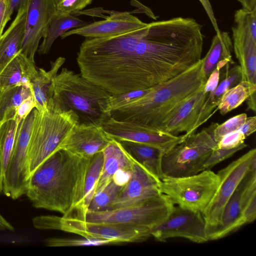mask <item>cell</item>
Here are the masks:
<instances>
[{"mask_svg": "<svg viewBox=\"0 0 256 256\" xmlns=\"http://www.w3.org/2000/svg\"><path fill=\"white\" fill-rule=\"evenodd\" d=\"M32 95L30 88L16 86L0 91V122L14 120L21 103Z\"/></svg>", "mask_w": 256, "mask_h": 256, "instance_id": "29", "label": "cell"}, {"mask_svg": "<svg viewBox=\"0 0 256 256\" xmlns=\"http://www.w3.org/2000/svg\"><path fill=\"white\" fill-rule=\"evenodd\" d=\"M256 199V165L246 174L226 204L220 225L210 232L208 240L222 238L246 224L244 214Z\"/></svg>", "mask_w": 256, "mask_h": 256, "instance_id": "13", "label": "cell"}, {"mask_svg": "<svg viewBox=\"0 0 256 256\" xmlns=\"http://www.w3.org/2000/svg\"><path fill=\"white\" fill-rule=\"evenodd\" d=\"M113 244L108 240L82 238H52L45 240V244L52 247H68L79 246H99Z\"/></svg>", "mask_w": 256, "mask_h": 256, "instance_id": "34", "label": "cell"}, {"mask_svg": "<svg viewBox=\"0 0 256 256\" xmlns=\"http://www.w3.org/2000/svg\"><path fill=\"white\" fill-rule=\"evenodd\" d=\"M93 0H56V15L72 14L91 4Z\"/></svg>", "mask_w": 256, "mask_h": 256, "instance_id": "37", "label": "cell"}, {"mask_svg": "<svg viewBox=\"0 0 256 256\" xmlns=\"http://www.w3.org/2000/svg\"><path fill=\"white\" fill-rule=\"evenodd\" d=\"M232 42L228 32H220L214 36L209 50L202 58V71L206 79L218 62L225 60L232 64H234L232 56Z\"/></svg>", "mask_w": 256, "mask_h": 256, "instance_id": "27", "label": "cell"}, {"mask_svg": "<svg viewBox=\"0 0 256 256\" xmlns=\"http://www.w3.org/2000/svg\"><path fill=\"white\" fill-rule=\"evenodd\" d=\"M34 226L39 230H55L88 238L106 240L113 244L140 242L152 236V230L132 224L90 222L74 217L40 216L32 219Z\"/></svg>", "mask_w": 256, "mask_h": 256, "instance_id": "6", "label": "cell"}, {"mask_svg": "<svg viewBox=\"0 0 256 256\" xmlns=\"http://www.w3.org/2000/svg\"><path fill=\"white\" fill-rule=\"evenodd\" d=\"M111 94L80 74L63 68L52 80L49 102L73 111L79 123L101 126L110 117Z\"/></svg>", "mask_w": 256, "mask_h": 256, "instance_id": "4", "label": "cell"}, {"mask_svg": "<svg viewBox=\"0 0 256 256\" xmlns=\"http://www.w3.org/2000/svg\"><path fill=\"white\" fill-rule=\"evenodd\" d=\"M238 130L246 138L254 132L256 130V116L247 117L245 122L239 128Z\"/></svg>", "mask_w": 256, "mask_h": 256, "instance_id": "41", "label": "cell"}, {"mask_svg": "<svg viewBox=\"0 0 256 256\" xmlns=\"http://www.w3.org/2000/svg\"><path fill=\"white\" fill-rule=\"evenodd\" d=\"M0 230H8L13 231L14 228L13 226L8 222L0 214Z\"/></svg>", "mask_w": 256, "mask_h": 256, "instance_id": "46", "label": "cell"}, {"mask_svg": "<svg viewBox=\"0 0 256 256\" xmlns=\"http://www.w3.org/2000/svg\"><path fill=\"white\" fill-rule=\"evenodd\" d=\"M0 126H1V123H0Z\"/></svg>", "mask_w": 256, "mask_h": 256, "instance_id": "50", "label": "cell"}, {"mask_svg": "<svg viewBox=\"0 0 256 256\" xmlns=\"http://www.w3.org/2000/svg\"><path fill=\"white\" fill-rule=\"evenodd\" d=\"M104 163L102 152L97 153L90 159L84 186L82 212L84 220L89 204L95 194Z\"/></svg>", "mask_w": 256, "mask_h": 256, "instance_id": "31", "label": "cell"}, {"mask_svg": "<svg viewBox=\"0 0 256 256\" xmlns=\"http://www.w3.org/2000/svg\"><path fill=\"white\" fill-rule=\"evenodd\" d=\"M4 171L3 168L2 158L0 154V193L2 191Z\"/></svg>", "mask_w": 256, "mask_h": 256, "instance_id": "48", "label": "cell"}, {"mask_svg": "<svg viewBox=\"0 0 256 256\" xmlns=\"http://www.w3.org/2000/svg\"><path fill=\"white\" fill-rule=\"evenodd\" d=\"M223 70L222 79L216 90L210 94L200 111L194 126L195 131L217 110L216 108L223 94L242 80V71L240 65L234 66L230 69L227 67Z\"/></svg>", "mask_w": 256, "mask_h": 256, "instance_id": "24", "label": "cell"}, {"mask_svg": "<svg viewBox=\"0 0 256 256\" xmlns=\"http://www.w3.org/2000/svg\"><path fill=\"white\" fill-rule=\"evenodd\" d=\"M218 124L212 122L200 132L189 135L165 154L162 162L164 176H186L204 170L206 162L216 145L214 134Z\"/></svg>", "mask_w": 256, "mask_h": 256, "instance_id": "7", "label": "cell"}, {"mask_svg": "<svg viewBox=\"0 0 256 256\" xmlns=\"http://www.w3.org/2000/svg\"><path fill=\"white\" fill-rule=\"evenodd\" d=\"M247 116L242 113L234 116L222 124H218L214 130V139L216 144L226 134L239 129Z\"/></svg>", "mask_w": 256, "mask_h": 256, "instance_id": "35", "label": "cell"}, {"mask_svg": "<svg viewBox=\"0 0 256 256\" xmlns=\"http://www.w3.org/2000/svg\"><path fill=\"white\" fill-rule=\"evenodd\" d=\"M206 80L201 58L182 73L152 87L146 94L112 111L110 117L158 128L173 110L204 86Z\"/></svg>", "mask_w": 256, "mask_h": 256, "instance_id": "3", "label": "cell"}, {"mask_svg": "<svg viewBox=\"0 0 256 256\" xmlns=\"http://www.w3.org/2000/svg\"><path fill=\"white\" fill-rule=\"evenodd\" d=\"M251 12L244 8L234 15L232 46L242 71V80L256 84V38L250 28Z\"/></svg>", "mask_w": 256, "mask_h": 256, "instance_id": "15", "label": "cell"}, {"mask_svg": "<svg viewBox=\"0 0 256 256\" xmlns=\"http://www.w3.org/2000/svg\"><path fill=\"white\" fill-rule=\"evenodd\" d=\"M148 25L104 38H86L77 53L80 74L112 94L144 90L164 82L144 37Z\"/></svg>", "mask_w": 256, "mask_h": 256, "instance_id": "1", "label": "cell"}, {"mask_svg": "<svg viewBox=\"0 0 256 256\" xmlns=\"http://www.w3.org/2000/svg\"><path fill=\"white\" fill-rule=\"evenodd\" d=\"M256 165V149L254 148L218 172V188L202 212L206 236L220 225L226 204L246 174Z\"/></svg>", "mask_w": 256, "mask_h": 256, "instance_id": "10", "label": "cell"}, {"mask_svg": "<svg viewBox=\"0 0 256 256\" xmlns=\"http://www.w3.org/2000/svg\"><path fill=\"white\" fill-rule=\"evenodd\" d=\"M246 138L238 130L225 135L217 144L216 148L232 149L244 142Z\"/></svg>", "mask_w": 256, "mask_h": 256, "instance_id": "39", "label": "cell"}, {"mask_svg": "<svg viewBox=\"0 0 256 256\" xmlns=\"http://www.w3.org/2000/svg\"><path fill=\"white\" fill-rule=\"evenodd\" d=\"M66 58L60 56L54 62H51V67L46 71L42 68H38L30 80V88L34 97L36 108L38 112L47 109L50 99V90L54 78L64 63Z\"/></svg>", "mask_w": 256, "mask_h": 256, "instance_id": "25", "label": "cell"}, {"mask_svg": "<svg viewBox=\"0 0 256 256\" xmlns=\"http://www.w3.org/2000/svg\"><path fill=\"white\" fill-rule=\"evenodd\" d=\"M90 158H80L62 150L52 154L29 178L25 194L32 206L83 220L85 181Z\"/></svg>", "mask_w": 256, "mask_h": 256, "instance_id": "2", "label": "cell"}, {"mask_svg": "<svg viewBox=\"0 0 256 256\" xmlns=\"http://www.w3.org/2000/svg\"><path fill=\"white\" fill-rule=\"evenodd\" d=\"M123 187L124 186L118 185L112 180L104 188L94 194L87 212L110 210L112 203Z\"/></svg>", "mask_w": 256, "mask_h": 256, "instance_id": "33", "label": "cell"}, {"mask_svg": "<svg viewBox=\"0 0 256 256\" xmlns=\"http://www.w3.org/2000/svg\"><path fill=\"white\" fill-rule=\"evenodd\" d=\"M28 0H9L8 10L6 18V23L11 19V16L15 10H18L20 8L26 6Z\"/></svg>", "mask_w": 256, "mask_h": 256, "instance_id": "42", "label": "cell"}, {"mask_svg": "<svg viewBox=\"0 0 256 256\" xmlns=\"http://www.w3.org/2000/svg\"><path fill=\"white\" fill-rule=\"evenodd\" d=\"M9 0H0V37L6 26V18L8 10Z\"/></svg>", "mask_w": 256, "mask_h": 256, "instance_id": "44", "label": "cell"}, {"mask_svg": "<svg viewBox=\"0 0 256 256\" xmlns=\"http://www.w3.org/2000/svg\"><path fill=\"white\" fill-rule=\"evenodd\" d=\"M36 108L34 100L32 96L25 99L18 107L15 116V120L19 124L24 119Z\"/></svg>", "mask_w": 256, "mask_h": 256, "instance_id": "40", "label": "cell"}, {"mask_svg": "<svg viewBox=\"0 0 256 256\" xmlns=\"http://www.w3.org/2000/svg\"><path fill=\"white\" fill-rule=\"evenodd\" d=\"M138 18L128 12H114L104 20L95 22L64 33L61 38L72 35L86 38H104L116 36L146 26Z\"/></svg>", "mask_w": 256, "mask_h": 256, "instance_id": "18", "label": "cell"}, {"mask_svg": "<svg viewBox=\"0 0 256 256\" xmlns=\"http://www.w3.org/2000/svg\"><path fill=\"white\" fill-rule=\"evenodd\" d=\"M101 127L112 139L146 144L160 149L164 154L184 140V134L176 136L155 126L132 121L118 120L112 117Z\"/></svg>", "mask_w": 256, "mask_h": 256, "instance_id": "12", "label": "cell"}, {"mask_svg": "<svg viewBox=\"0 0 256 256\" xmlns=\"http://www.w3.org/2000/svg\"><path fill=\"white\" fill-rule=\"evenodd\" d=\"M256 94L250 96L246 100L247 101L248 108L256 112Z\"/></svg>", "mask_w": 256, "mask_h": 256, "instance_id": "47", "label": "cell"}, {"mask_svg": "<svg viewBox=\"0 0 256 256\" xmlns=\"http://www.w3.org/2000/svg\"><path fill=\"white\" fill-rule=\"evenodd\" d=\"M102 152L103 166L95 194L104 188L118 170H130L132 160V156L121 143L114 139L109 142Z\"/></svg>", "mask_w": 256, "mask_h": 256, "instance_id": "21", "label": "cell"}, {"mask_svg": "<svg viewBox=\"0 0 256 256\" xmlns=\"http://www.w3.org/2000/svg\"><path fill=\"white\" fill-rule=\"evenodd\" d=\"M256 92V84L242 80L223 94L216 109L224 115L239 106Z\"/></svg>", "mask_w": 256, "mask_h": 256, "instance_id": "30", "label": "cell"}, {"mask_svg": "<svg viewBox=\"0 0 256 256\" xmlns=\"http://www.w3.org/2000/svg\"><path fill=\"white\" fill-rule=\"evenodd\" d=\"M248 146L244 142L232 149L215 148L212 151L204 164L205 170H210L221 162L231 157L235 153Z\"/></svg>", "mask_w": 256, "mask_h": 256, "instance_id": "38", "label": "cell"}, {"mask_svg": "<svg viewBox=\"0 0 256 256\" xmlns=\"http://www.w3.org/2000/svg\"><path fill=\"white\" fill-rule=\"evenodd\" d=\"M151 88L130 91L120 94H111L110 98L111 112L126 105L146 94L150 92Z\"/></svg>", "mask_w": 256, "mask_h": 256, "instance_id": "36", "label": "cell"}, {"mask_svg": "<svg viewBox=\"0 0 256 256\" xmlns=\"http://www.w3.org/2000/svg\"><path fill=\"white\" fill-rule=\"evenodd\" d=\"M87 24L86 22L72 14L58 16L55 14L52 18L39 46L38 52L40 54H47L57 38L66 32Z\"/></svg>", "mask_w": 256, "mask_h": 256, "instance_id": "28", "label": "cell"}, {"mask_svg": "<svg viewBox=\"0 0 256 256\" xmlns=\"http://www.w3.org/2000/svg\"><path fill=\"white\" fill-rule=\"evenodd\" d=\"M56 14V0H28L22 52L28 59L34 56L52 18Z\"/></svg>", "mask_w": 256, "mask_h": 256, "instance_id": "17", "label": "cell"}, {"mask_svg": "<svg viewBox=\"0 0 256 256\" xmlns=\"http://www.w3.org/2000/svg\"><path fill=\"white\" fill-rule=\"evenodd\" d=\"M36 108L19 124L11 157L4 174L2 191L16 200L26 194L30 178L28 150Z\"/></svg>", "mask_w": 256, "mask_h": 256, "instance_id": "11", "label": "cell"}, {"mask_svg": "<svg viewBox=\"0 0 256 256\" xmlns=\"http://www.w3.org/2000/svg\"><path fill=\"white\" fill-rule=\"evenodd\" d=\"M18 126L15 120H10L0 127V154L4 174L12 154Z\"/></svg>", "mask_w": 256, "mask_h": 256, "instance_id": "32", "label": "cell"}, {"mask_svg": "<svg viewBox=\"0 0 256 256\" xmlns=\"http://www.w3.org/2000/svg\"><path fill=\"white\" fill-rule=\"evenodd\" d=\"M238 1L239 2H240L241 4L242 2V0H236Z\"/></svg>", "mask_w": 256, "mask_h": 256, "instance_id": "49", "label": "cell"}, {"mask_svg": "<svg viewBox=\"0 0 256 256\" xmlns=\"http://www.w3.org/2000/svg\"><path fill=\"white\" fill-rule=\"evenodd\" d=\"M21 52L0 73V91L16 86L30 88V80L37 68L34 61L28 59Z\"/></svg>", "mask_w": 256, "mask_h": 256, "instance_id": "23", "label": "cell"}, {"mask_svg": "<svg viewBox=\"0 0 256 256\" xmlns=\"http://www.w3.org/2000/svg\"><path fill=\"white\" fill-rule=\"evenodd\" d=\"M174 206V204L166 196L160 194L132 206L87 212L83 221L132 224L152 230L168 216Z\"/></svg>", "mask_w": 256, "mask_h": 256, "instance_id": "9", "label": "cell"}, {"mask_svg": "<svg viewBox=\"0 0 256 256\" xmlns=\"http://www.w3.org/2000/svg\"><path fill=\"white\" fill-rule=\"evenodd\" d=\"M130 172L129 180L112 203L110 210L135 206L162 194L160 180L133 158Z\"/></svg>", "mask_w": 256, "mask_h": 256, "instance_id": "16", "label": "cell"}, {"mask_svg": "<svg viewBox=\"0 0 256 256\" xmlns=\"http://www.w3.org/2000/svg\"><path fill=\"white\" fill-rule=\"evenodd\" d=\"M242 8L252 12L256 10V0H242Z\"/></svg>", "mask_w": 256, "mask_h": 256, "instance_id": "45", "label": "cell"}, {"mask_svg": "<svg viewBox=\"0 0 256 256\" xmlns=\"http://www.w3.org/2000/svg\"><path fill=\"white\" fill-rule=\"evenodd\" d=\"M219 184L217 174L205 170L190 176H164L160 182V192L174 204L202 213Z\"/></svg>", "mask_w": 256, "mask_h": 256, "instance_id": "8", "label": "cell"}, {"mask_svg": "<svg viewBox=\"0 0 256 256\" xmlns=\"http://www.w3.org/2000/svg\"><path fill=\"white\" fill-rule=\"evenodd\" d=\"M203 6L205 10L206 11L212 24L214 28L216 34H218L220 33V31L218 28L216 20L215 18L213 12L212 7L208 0H199Z\"/></svg>", "mask_w": 256, "mask_h": 256, "instance_id": "43", "label": "cell"}, {"mask_svg": "<svg viewBox=\"0 0 256 256\" xmlns=\"http://www.w3.org/2000/svg\"><path fill=\"white\" fill-rule=\"evenodd\" d=\"M26 6L18 10L14 20L0 37V73L22 51L24 35Z\"/></svg>", "mask_w": 256, "mask_h": 256, "instance_id": "22", "label": "cell"}, {"mask_svg": "<svg viewBox=\"0 0 256 256\" xmlns=\"http://www.w3.org/2000/svg\"><path fill=\"white\" fill-rule=\"evenodd\" d=\"M125 150L140 164L161 180L164 176L162 168L164 154L154 146L128 140L120 142Z\"/></svg>", "mask_w": 256, "mask_h": 256, "instance_id": "26", "label": "cell"}, {"mask_svg": "<svg viewBox=\"0 0 256 256\" xmlns=\"http://www.w3.org/2000/svg\"><path fill=\"white\" fill-rule=\"evenodd\" d=\"M112 140L100 126L78 122L62 142L60 150L90 158L102 152Z\"/></svg>", "mask_w": 256, "mask_h": 256, "instance_id": "19", "label": "cell"}, {"mask_svg": "<svg viewBox=\"0 0 256 256\" xmlns=\"http://www.w3.org/2000/svg\"><path fill=\"white\" fill-rule=\"evenodd\" d=\"M79 122L72 110H66L50 104L47 109H36L28 150V168L30 174L56 151L74 127Z\"/></svg>", "mask_w": 256, "mask_h": 256, "instance_id": "5", "label": "cell"}, {"mask_svg": "<svg viewBox=\"0 0 256 256\" xmlns=\"http://www.w3.org/2000/svg\"><path fill=\"white\" fill-rule=\"evenodd\" d=\"M204 86L173 110L158 128L176 136L184 132V139L194 133V126L198 116L210 93L204 89Z\"/></svg>", "mask_w": 256, "mask_h": 256, "instance_id": "20", "label": "cell"}, {"mask_svg": "<svg viewBox=\"0 0 256 256\" xmlns=\"http://www.w3.org/2000/svg\"><path fill=\"white\" fill-rule=\"evenodd\" d=\"M151 235L156 240L163 242L173 238H182L198 244L208 241L202 213L178 205L152 230Z\"/></svg>", "mask_w": 256, "mask_h": 256, "instance_id": "14", "label": "cell"}]
</instances>
